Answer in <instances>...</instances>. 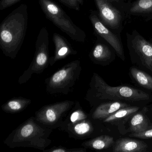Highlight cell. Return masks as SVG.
I'll return each instance as SVG.
<instances>
[{
	"mask_svg": "<svg viewBox=\"0 0 152 152\" xmlns=\"http://www.w3.org/2000/svg\"><path fill=\"white\" fill-rule=\"evenodd\" d=\"M22 4L13 10L0 25V48L5 56L16 57L25 37L28 24V10Z\"/></svg>",
	"mask_w": 152,
	"mask_h": 152,
	"instance_id": "obj_1",
	"label": "cell"
},
{
	"mask_svg": "<svg viewBox=\"0 0 152 152\" xmlns=\"http://www.w3.org/2000/svg\"><path fill=\"white\" fill-rule=\"evenodd\" d=\"M52 130L31 117L13 131L4 143L11 148L27 147L43 151L51 143L49 137Z\"/></svg>",
	"mask_w": 152,
	"mask_h": 152,
	"instance_id": "obj_2",
	"label": "cell"
},
{
	"mask_svg": "<svg viewBox=\"0 0 152 152\" xmlns=\"http://www.w3.org/2000/svg\"><path fill=\"white\" fill-rule=\"evenodd\" d=\"M149 99V95L140 90L127 86H109L96 73L92 76L85 97L90 103L104 99L134 102L148 100Z\"/></svg>",
	"mask_w": 152,
	"mask_h": 152,
	"instance_id": "obj_3",
	"label": "cell"
},
{
	"mask_svg": "<svg viewBox=\"0 0 152 152\" xmlns=\"http://www.w3.org/2000/svg\"><path fill=\"white\" fill-rule=\"evenodd\" d=\"M39 3L47 18L50 20L73 40L84 42L86 33L75 25L64 11L52 0H39Z\"/></svg>",
	"mask_w": 152,
	"mask_h": 152,
	"instance_id": "obj_4",
	"label": "cell"
},
{
	"mask_svg": "<svg viewBox=\"0 0 152 152\" xmlns=\"http://www.w3.org/2000/svg\"><path fill=\"white\" fill-rule=\"evenodd\" d=\"M81 71L79 60L66 65L46 80L47 91L51 94L67 95L79 80Z\"/></svg>",
	"mask_w": 152,
	"mask_h": 152,
	"instance_id": "obj_5",
	"label": "cell"
},
{
	"mask_svg": "<svg viewBox=\"0 0 152 152\" xmlns=\"http://www.w3.org/2000/svg\"><path fill=\"white\" fill-rule=\"evenodd\" d=\"M59 128L66 132L70 137L76 139L88 138L94 131L89 116L78 102L75 103Z\"/></svg>",
	"mask_w": 152,
	"mask_h": 152,
	"instance_id": "obj_6",
	"label": "cell"
},
{
	"mask_svg": "<svg viewBox=\"0 0 152 152\" xmlns=\"http://www.w3.org/2000/svg\"><path fill=\"white\" fill-rule=\"evenodd\" d=\"M49 34L46 27L41 29L37 37L35 54L29 68L20 76L19 84H23L30 80L33 74H40L50 64L49 56Z\"/></svg>",
	"mask_w": 152,
	"mask_h": 152,
	"instance_id": "obj_7",
	"label": "cell"
},
{
	"mask_svg": "<svg viewBox=\"0 0 152 152\" xmlns=\"http://www.w3.org/2000/svg\"><path fill=\"white\" fill-rule=\"evenodd\" d=\"M75 103L66 100L45 106L35 113L34 118L39 123L50 129L59 128Z\"/></svg>",
	"mask_w": 152,
	"mask_h": 152,
	"instance_id": "obj_8",
	"label": "cell"
},
{
	"mask_svg": "<svg viewBox=\"0 0 152 152\" xmlns=\"http://www.w3.org/2000/svg\"><path fill=\"white\" fill-rule=\"evenodd\" d=\"M127 46L132 57L139 61L152 72V43L136 30L126 34Z\"/></svg>",
	"mask_w": 152,
	"mask_h": 152,
	"instance_id": "obj_9",
	"label": "cell"
},
{
	"mask_svg": "<svg viewBox=\"0 0 152 152\" xmlns=\"http://www.w3.org/2000/svg\"><path fill=\"white\" fill-rule=\"evenodd\" d=\"M101 22L113 32L119 35L123 28L125 14L106 0H94Z\"/></svg>",
	"mask_w": 152,
	"mask_h": 152,
	"instance_id": "obj_10",
	"label": "cell"
},
{
	"mask_svg": "<svg viewBox=\"0 0 152 152\" xmlns=\"http://www.w3.org/2000/svg\"><path fill=\"white\" fill-rule=\"evenodd\" d=\"M89 18L96 33L104 39L114 49L118 56L124 60L125 57L123 47L119 36L104 24L95 11L91 12Z\"/></svg>",
	"mask_w": 152,
	"mask_h": 152,
	"instance_id": "obj_11",
	"label": "cell"
},
{
	"mask_svg": "<svg viewBox=\"0 0 152 152\" xmlns=\"http://www.w3.org/2000/svg\"><path fill=\"white\" fill-rule=\"evenodd\" d=\"M125 15L141 17L146 21L152 19V0H136L127 3Z\"/></svg>",
	"mask_w": 152,
	"mask_h": 152,
	"instance_id": "obj_12",
	"label": "cell"
},
{
	"mask_svg": "<svg viewBox=\"0 0 152 152\" xmlns=\"http://www.w3.org/2000/svg\"><path fill=\"white\" fill-rule=\"evenodd\" d=\"M53 41L55 46L54 56L50 59V65H54L58 60H62L70 55H76L77 51L63 36L58 34H53Z\"/></svg>",
	"mask_w": 152,
	"mask_h": 152,
	"instance_id": "obj_13",
	"label": "cell"
},
{
	"mask_svg": "<svg viewBox=\"0 0 152 152\" xmlns=\"http://www.w3.org/2000/svg\"><path fill=\"white\" fill-rule=\"evenodd\" d=\"M148 145L141 140L129 138L117 140L113 147L114 152H144L147 151Z\"/></svg>",
	"mask_w": 152,
	"mask_h": 152,
	"instance_id": "obj_14",
	"label": "cell"
},
{
	"mask_svg": "<svg viewBox=\"0 0 152 152\" xmlns=\"http://www.w3.org/2000/svg\"><path fill=\"white\" fill-rule=\"evenodd\" d=\"M125 103L115 101L101 104L93 111L91 115L92 120H104L121 108L127 107Z\"/></svg>",
	"mask_w": 152,
	"mask_h": 152,
	"instance_id": "obj_15",
	"label": "cell"
},
{
	"mask_svg": "<svg viewBox=\"0 0 152 152\" xmlns=\"http://www.w3.org/2000/svg\"><path fill=\"white\" fill-rule=\"evenodd\" d=\"M114 143L113 137L108 135H101L85 141L82 145L85 148L102 150L110 147Z\"/></svg>",
	"mask_w": 152,
	"mask_h": 152,
	"instance_id": "obj_16",
	"label": "cell"
},
{
	"mask_svg": "<svg viewBox=\"0 0 152 152\" xmlns=\"http://www.w3.org/2000/svg\"><path fill=\"white\" fill-rule=\"evenodd\" d=\"M31 103V100L24 98L12 99L2 106V110L6 113H16L25 109Z\"/></svg>",
	"mask_w": 152,
	"mask_h": 152,
	"instance_id": "obj_17",
	"label": "cell"
},
{
	"mask_svg": "<svg viewBox=\"0 0 152 152\" xmlns=\"http://www.w3.org/2000/svg\"><path fill=\"white\" fill-rule=\"evenodd\" d=\"M112 51L108 46L103 43H97L91 52V58L93 61L104 62L110 59Z\"/></svg>",
	"mask_w": 152,
	"mask_h": 152,
	"instance_id": "obj_18",
	"label": "cell"
},
{
	"mask_svg": "<svg viewBox=\"0 0 152 152\" xmlns=\"http://www.w3.org/2000/svg\"><path fill=\"white\" fill-rule=\"evenodd\" d=\"M131 73L135 80L145 88L152 91V77L143 71L135 67L131 69Z\"/></svg>",
	"mask_w": 152,
	"mask_h": 152,
	"instance_id": "obj_19",
	"label": "cell"
},
{
	"mask_svg": "<svg viewBox=\"0 0 152 152\" xmlns=\"http://www.w3.org/2000/svg\"><path fill=\"white\" fill-rule=\"evenodd\" d=\"M130 129L132 132L143 131L148 129V122L142 114H137L131 120Z\"/></svg>",
	"mask_w": 152,
	"mask_h": 152,
	"instance_id": "obj_20",
	"label": "cell"
},
{
	"mask_svg": "<svg viewBox=\"0 0 152 152\" xmlns=\"http://www.w3.org/2000/svg\"><path fill=\"white\" fill-rule=\"evenodd\" d=\"M139 108L137 107H125L121 108L112 115L105 119L104 122H110L117 121L121 118H123L131 114L136 113L139 110Z\"/></svg>",
	"mask_w": 152,
	"mask_h": 152,
	"instance_id": "obj_21",
	"label": "cell"
},
{
	"mask_svg": "<svg viewBox=\"0 0 152 152\" xmlns=\"http://www.w3.org/2000/svg\"><path fill=\"white\" fill-rule=\"evenodd\" d=\"M63 5L69 8L79 11L80 6L83 5L84 0H58Z\"/></svg>",
	"mask_w": 152,
	"mask_h": 152,
	"instance_id": "obj_22",
	"label": "cell"
},
{
	"mask_svg": "<svg viewBox=\"0 0 152 152\" xmlns=\"http://www.w3.org/2000/svg\"><path fill=\"white\" fill-rule=\"evenodd\" d=\"M130 137L141 139H148L152 138V129L145 130L140 132H132L129 135Z\"/></svg>",
	"mask_w": 152,
	"mask_h": 152,
	"instance_id": "obj_23",
	"label": "cell"
},
{
	"mask_svg": "<svg viewBox=\"0 0 152 152\" xmlns=\"http://www.w3.org/2000/svg\"><path fill=\"white\" fill-rule=\"evenodd\" d=\"M86 151L84 148H66L61 147L53 148L50 150H44L43 151H48L51 152H85Z\"/></svg>",
	"mask_w": 152,
	"mask_h": 152,
	"instance_id": "obj_24",
	"label": "cell"
},
{
	"mask_svg": "<svg viewBox=\"0 0 152 152\" xmlns=\"http://www.w3.org/2000/svg\"><path fill=\"white\" fill-rule=\"evenodd\" d=\"M106 1L112 3L113 5L118 8L124 14V10L127 5V3L125 2V0H106Z\"/></svg>",
	"mask_w": 152,
	"mask_h": 152,
	"instance_id": "obj_25",
	"label": "cell"
},
{
	"mask_svg": "<svg viewBox=\"0 0 152 152\" xmlns=\"http://www.w3.org/2000/svg\"><path fill=\"white\" fill-rule=\"evenodd\" d=\"M22 0H1L0 1V10H3L7 8Z\"/></svg>",
	"mask_w": 152,
	"mask_h": 152,
	"instance_id": "obj_26",
	"label": "cell"
},
{
	"mask_svg": "<svg viewBox=\"0 0 152 152\" xmlns=\"http://www.w3.org/2000/svg\"><path fill=\"white\" fill-rule=\"evenodd\" d=\"M125 1H126V0H125Z\"/></svg>",
	"mask_w": 152,
	"mask_h": 152,
	"instance_id": "obj_27",
	"label": "cell"
}]
</instances>
